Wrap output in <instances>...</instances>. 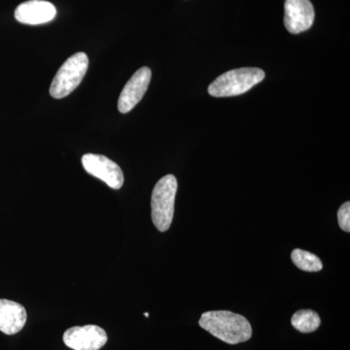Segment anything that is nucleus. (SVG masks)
<instances>
[{"mask_svg": "<svg viewBox=\"0 0 350 350\" xmlns=\"http://www.w3.org/2000/svg\"><path fill=\"white\" fill-rule=\"evenodd\" d=\"M151 76V69L146 66L138 69L137 72L131 76L119 96L118 110L120 112L126 114L137 107V103L142 100L148 89Z\"/></svg>", "mask_w": 350, "mask_h": 350, "instance_id": "7", "label": "nucleus"}, {"mask_svg": "<svg viewBox=\"0 0 350 350\" xmlns=\"http://www.w3.org/2000/svg\"><path fill=\"white\" fill-rule=\"evenodd\" d=\"M320 323L319 315L312 310H298L291 319L292 326L301 333H312L319 328Z\"/></svg>", "mask_w": 350, "mask_h": 350, "instance_id": "11", "label": "nucleus"}, {"mask_svg": "<svg viewBox=\"0 0 350 350\" xmlns=\"http://www.w3.org/2000/svg\"><path fill=\"white\" fill-rule=\"evenodd\" d=\"M27 313L24 306L16 301L0 299V331L5 335L19 333L27 323Z\"/></svg>", "mask_w": 350, "mask_h": 350, "instance_id": "10", "label": "nucleus"}, {"mask_svg": "<svg viewBox=\"0 0 350 350\" xmlns=\"http://www.w3.org/2000/svg\"><path fill=\"white\" fill-rule=\"evenodd\" d=\"M144 315H145V317H149V313L148 312H145Z\"/></svg>", "mask_w": 350, "mask_h": 350, "instance_id": "14", "label": "nucleus"}, {"mask_svg": "<svg viewBox=\"0 0 350 350\" xmlns=\"http://www.w3.org/2000/svg\"><path fill=\"white\" fill-rule=\"evenodd\" d=\"M265 72L256 68L232 69L219 76L208 87V94L215 98L243 94L264 80Z\"/></svg>", "mask_w": 350, "mask_h": 350, "instance_id": "3", "label": "nucleus"}, {"mask_svg": "<svg viewBox=\"0 0 350 350\" xmlns=\"http://www.w3.org/2000/svg\"><path fill=\"white\" fill-rule=\"evenodd\" d=\"M64 345L73 350H100L107 345V334L96 325L75 326L64 332Z\"/></svg>", "mask_w": 350, "mask_h": 350, "instance_id": "6", "label": "nucleus"}, {"mask_svg": "<svg viewBox=\"0 0 350 350\" xmlns=\"http://www.w3.org/2000/svg\"><path fill=\"white\" fill-rule=\"evenodd\" d=\"M82 165L88 174L105 182L110 188L119 190L124 184V174L121 167L109 158L98 154H85Z\"/></svg>", "mask_w": 350, "mask_h": 350, "instance_id": "5", "label": "nucleus"}, {"mask_svg": "<svg viewBox=\"0 0 350 350\" xmlns=\"http://www.w3.org/2000/svg\"><path fill=\"white\" fill-rule=\"evenodd\" d=\"M199 324L204 330L226 344H241L252 336L250 321L243 315L228 310L202 313Z\"/></svg>", "mask_w": 350, "mask_h": 350, "instance_id": "1", "label": "nucleus"}, {"mask_svg": "<svg viewBox=\"0 0 350 350\" xmlns=\"http://www.w3.org/2000/svg\"><path fill=\"white\" fill-rule=\"evenodd\" d=\"M338 222L342 231L350 232V202H347L338 211Z\"/></svg>", "mask_w": 350, "mask_h": 350, "instance_id": "13", "label": "nucleus"}, {"mask_svg": "<svg viewBox=\"0 0 350 350\" xmlns=\"http://www.w3.org/2000/svg\"><path fill=\"white\" fill-rule=\"evenodd\" d=\"M57 9L45 0H29L16 8L15 18L21 24L42 25L55 19Z\"/></svg>", "mask_w": 350, "mask_h": 350, "instance_id": "9", "label": "nucleus"}, {"mask_svg": "<svg viewBox=\"0 0 350 350\" xmlns=\"http://www.w3.org/2000/svg\"><path fill=\"white\" fill-rule=\"evenodd\" d=\"M89 68V57L85 53H76L64 62L57 71L50 87L54 98H66L79 86Z\"/></svg>", "mask_w": 350, "mask_h": 350, "instance_id": "4", "label": "nucleus"}, {"mask_svg": "<svg viewBox=\"0 0 350 350\" xmlns=\"http://www.w3.org/2000/svg\"><path fill=\"white\" fill-rule=\"evenodd\" d=\"M314 8L310 0H286L284 4V25L290 33L298 34L312 27Z\"/></svg>", "mask_w": 350, "mask_h": 350, "instance_id": "8", "label": "nucleus"}, {"mask_svg": "<svg viewBox=\"0 0 350 350\" xmlns=\"http://www.w3.org/2000/svg\"><path fill=\"white\" fill-rule=\"evenodd\" d=\"M177 179L167 174L157 182L151 197L152 221L160 232H167L174 220Z\"/></svg>", "mask_w": 350, "mask_h": 350, "instance_id": "2", "label": "nucleus"}, {"mask_svg": "<svg viewBox=\"0 0 350 350\" xmlns=\"http://www.w3.org/2000/svg\"><path fill=\"white\" fill-rule=\"evenodd\" d=\"M291 259L297 268L301 271L315 273V271H321L323 268L321 260L317 255L308 252V251L301 250H295L291 254Z\"/></svg>", "mask_w": 350, "mask_h": 350, "instance_id": "12", "label": "nucleus"}]
</instances>
